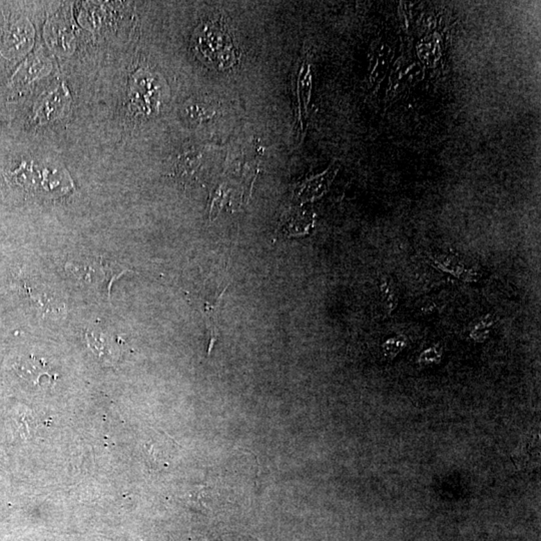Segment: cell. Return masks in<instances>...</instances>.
Here are the masks:
<instances>
[{
  "label": "cell",
  "mask_w": 541,
  "mask_h": 541,
  "mask_svg": "<svg viewBox=\"0 0 541 541\" xmlns=\"http://www.w3.org/2000/svg\"><path fill=\"white\" fill-rule=\"evenodd\" d=\"M72 272L78 276L79 279L85 280V283L92 285H103L108 282V284H112L113 280L115 277L106 275L108 270L103 261H97V260H87V261L78 262L76 264H69Z\"/></svg>",
  "instance_id": "obj_3"
},
{
  "label": "cell",
  "mask_w": 541,
  "mask_h": 541,
  "mask_svg": "<svg viewBox=\"0 0 541 541\" xmlns=\"http://www.w3.org/2000/svg\"><path fill=\"white\" fill-rule=\"evenodd\" d=\"M540 440L536 433L527 434L513 453V460L519 469L533 468L540 463Z\"/></svg>",
  "instance_id": "obj_2"
},
{
  "label": "cell",
  "mask_w": 541,
  "mask_h": 541,
  "mask_svg": "<svg viewBox=\"0 0 541 541\" xmlns=\"http://www.w3.org/2000/svg\"><path fill=\"white\" fill-rule=\"evenodd\" d=\"M491 325H492V320H491L490 317L484 318L481 323L475 326L472 334V338H474L476 341L484 340L488 336Z\"/></svg>",
  "instance_id": "obj_7"
},
{
  "label": "cell",
  "mask_w": 541,
  "mask_h": 541,
  "mask_svg": "<svg viewBox=\"0 0 541 541\" xmlns=\"http://www.w3.org/2000/svg\"><path fill=\"white\" fill-rule=\"evenodd\" d=\"M88 341L90 347L101 356L103 354H108V351H113L115 355L117 354V347H119L117 338L108 333L103 332V330H94V331L88 332Z\"/></svg>",
  "instance_id": "obj_5"
},
{
  "label": "cell",
  "mask_w": 541,
  "mask_h": 541,
  "mask_svg": "<svg viewBox=\"0 0 541 541\" xmlns=\"http://www.w3.org/2000/svg\"><path fill=\"white\" fill-rule=\"evenodd\" d=\"M428 258L437 268L449 272L450 274L456 276L459 279L472 282L478 277L476 272L467 268L458 258L454 257V256L445 255V253H438V255L429 253Z\"/></svg>",
  "instance_id": "obj_4"
},
{
  "label": "cell",
  "mask_w": 541,
  "mask_h": 541,
  "mask_svg": "<svg viewBox=\"0 0 541 541\" xmlns=\"http://www.w3.org/2000/svg\"><path fill=\"white\" fill-rule=\"evenodd\" d=\"M403 344H404V341L402 340V338L392 339V340L387 342L385 348H386L387 353L390 352L395 355L399 351L400 347L402 348Z\"/></svg>",
  "instance_id": "obj_8"
},
{
  "label": "cell",
  "mask_w": 541,
  "mask_h": 541,
  "mask_svg": "<svg viewBox=\"0 0 541 541\" xmlns=\"http://www.w3.org/2000/svg\"><path fill=\"white\" fill-rule=\"evenodd\" d=\"M381 291L382 295H383L385 307L389 312H392L395 309L396 305H397L398 298L397 292H396L393 281L390 279V277L382 278Z\"/></svg>",
  "instance_id": "obj_6"
},
{
  "label": "cell",
  "mask_w": 541,
  "mask_h": 541,
  "mask_svg": "<svg viewBox=\"0 0 541 541\" xmlns=\"http://www.w3.org/2000/svg\"><path fill=\"white\" fill-rule=\"evenodd\" d=\"M197 49L216 69H225L236 65V49L227 27L222 22H208L198 29Z\"/></svg>",
  "instance_id": "obj_1"
}]
</instances>
